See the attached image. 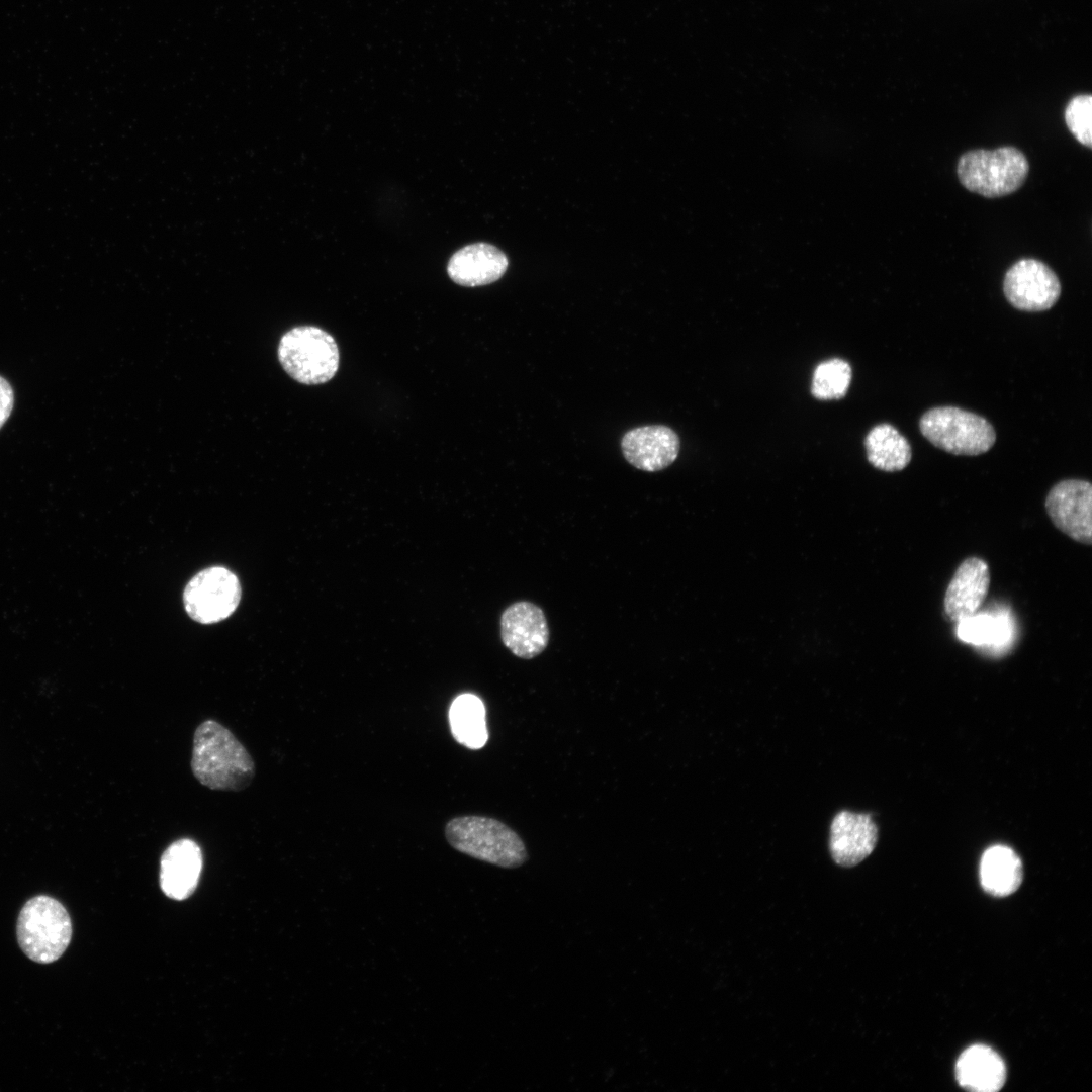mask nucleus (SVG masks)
Masks as SVG:
<instances>
[{
	"label": "nucleus",
	"mask_w": 1092,
	"mask_h": 1092,
	"mask_svg": "<svg viewBox=\"0 0 1092 1092\" xmlns=\"http://www.w3.org/2000/svg\"><path fill=\"white\" fill-rule=\"evenodd\" d=\"M191 770L211 790L239 792L252 783L255 763L246 747L222 724L208 719L194 731Z\"/></svg>",
	"instance_id": "1"
},
{
	"label": "nucleus",
	"mask_w": 1092,
	"mask_h": 1092,
	"mask_svg": "<svg viewBox=\"0 0 1092 1092\" xmlns=\"http://www.w3.org/2000/svg\"><path fill=\"white\" fill-rule=\"evenodd\" d=\"M445 837L457 851L500 868L514 869L528 859L519 834L504 822L480 815L452 818Z\"/></svg>",
	"instance_id": "2"
},
{
	"label": "nucleus",
	"mask_w": 1092,
	"mask_h": 1092,
	"mask_svg": "<svg viewBox=\"0 0 1092 1092\" xmlns=\"http://www.w3.org/2000/svg\"><path fill=\"white\" fill-rule=\"evenodd\" d=\"M17 941L31 961H57L72 938V922L64 905L53 897L39 895L21 908L16 925Z\"/></svg>",
	"instance_id": "3"
},
{
	"label": "nucleus",
	"mask_w": 1092,
	"mask_h": 1092,
	"mask_svg": "<svg viewBox=\"0 0 1092 1092\" xmlns=\"http://www.w3.org/2000/svg\"><path fill=\"white\" fill-rule=\"evenodd\" d=\"M1028 170L1025 155L1011 146L992 151H969L960 157L957 166L961 184L987 198L1006 196L1018 190Z\"/></svg>",
	"instance_id": "4"
},
{
	"label": "nucleus",
	"mask_w": 1092,
	"mask_h": 1092,
	"mask_svg": "<svg viewBox=\"0 0 1092 1092\" xmlns=\"http://www.w3.org/2000/svg\"><path fill=\"white\" fill-rule=\"evenodd\" d=\"M285 372L306 385L331 380L339 368V349L334 338L315 326H298L287 331L277 348Z\"/></svg>",
	"instance_id": "5"
},
{
	"label": "nucleus",
	"mask_w": 1092,
	"mask_h": 1092,
	"mask_svg": "<svg viewBox=\"0 0 1092 1092\" xmlns=\"http://www.w3.org/2000/svg\"><path fill=\"white\" fill-rule=\"evenodd\" d=\"M919 429L932 445L954 455H981L996 441L995 430L985 418L956 406L926 411Z\"/></svg>",
	"instance_id": "6"
},
{
	"label": "nucleus",
	"mask_w": 1092,
	"mask_h": 1092,
	"mask_svg": "<svg viewBox=\"0 0 1092 1092\" xmlns=\"http://www.w3.org/2000/svg\"><path fill=\"white\" fill-rule=\"evenodd\" d=\"M242 587L237 575L222 566H210L196 573L183 592L184 609L201 624L229 618L237 609Z\"/></svg>",
	"instance_id": "7"
},
{
	"label": "nucleus",
	"mask_w": 1092,
	"mask_h": 1092,
	"mask_svg": "<svg viewBox=\"0 0 1092 1092\" xmlns=\"http://www.w3.org/2000/svg\"><path fill=\"white\" fill-rule=\"evenodd\" d=\"M1003 291L1016 309L1028 312L1048 310L1061 295V283L1056 273L1036 259H1022L1006 272Z\"/></svg>",
	"instance_id": "8"
},
{
	"label": "nucleus",
	"mask_w": 1092,
	"mask_h": 1092,
	"mask_svg": "<svg viewBox=\"0 0 1092 1092\" xmlns=\"http://www.w3.org/2000/svg\"><path fill=\"white\" fill-rule=\"evenodd\" d=\"M1044 507L1057 529L1076 542L1092 544V485L1089 481H1059L1050 489Z\"/></svg>",
	"instance_id": "9"
},
{
	"label": "nucleus",
	"mask_w": 1092,
	"mask_h": 1092,
	"mask_svg": "<svg viewBox=\"0 0 1092 1092\" xmlns=\"http://www.w3.org/2000/svg\"><path fill=\"white\" fill-rule=\"evenodd\" d=\"M500 637L515 656L522 659L537 657L546 649L550 638L544 611L528 601L511 604L500 616Z\"/></svg>",
	"instance_id": "10"
},
{
	"label": "nucleus",
	"mask_w": 1092,
	"mask_h": 1092,
	"mask_svg": "<svg viewBox=\"0 0 1092 1092\" xmlns=\"http://www.w3.org/2000/svg\"><path fill=\"white\" fill-rule=\"evenodd\" d=\"M878 827L871 815L847 810L837 812L828 830L831 857L841 867H853L875 849Z\"/></svg>",
	"instance_id": "11"
},
{
	"label": "nucleus",
	"mask_w": 1092,
	"mask_h": 1092,
	"mask_svg": "<svg viewBox=\"0 0 1092 1092\" xmlns=\"http://www.w3.org/2000/svg\"><path fill=\"white\" fill-rule=\"evenodd\" d=\"M988 563L977 556L963 560L956 569L944 594L943 610L947 619L958 623L978 613L990 586Z\"/></svg>",
	"instance_id": "12"
},
{
	"label": "nucleus",
	"mask_w": 1092,
	"mask_h": 1092,
	"mask_svg": "<svg viewBox=\"0 0 1092 1092\" xmlns=\"http://www.w3.org/2000/svg\"><path fill=\"white\" fill-rule=\"evenodd\" d=\"M621 448L625 459L632 466L655 472L668 467L677 458L679 439L669 427L642 426L624 434Z\"/></svg>",
	"instance_id": "13"
},
{
	"label": "nucleus",
	"mask_w": 1092,
	"mask_h": 1092,
	"mask_svg": "<svg viewBox=\"0 0 1092 1092\" xmlns=\"http://www.w3.org/2000/svg\"><path fill=\"white\" fill-rule=\"evenodd\" d=\"M203 866L200 846L190 838L173 841L160 859V887L174 900H184L195 891Z\"/></svg>",
	"instance_id": "14"
},
{
	"label": "nucleus",
	"mask_w": 1092,
	"mask_h": 1092,
	"mask_svg": "<svg viewBox=\"0 0 1092 1092\" xmlns=\"http://www.w3.org/2000/svg\"><path fill=\"white\" fill-rule=\"evenodd\" d=\"M508 265L507 256L498 248L487 243H474L453 254L447 272L455 283L475 287L498 280Z\"/></svg>",
	"instance_id": "15"
},
{
	"label": "nucleus",
	"mask_w": 1092,
	"mask_h": 1092,
	"mask_svg": "<svg viewBox=\"0 0 1092 1092\" xmlns=\"http://www.w3.org/2000/svg\"><path fill=\"white\" fill-rule=\"evenodd\" d=\"M956 1077L960 1086L967 1090L996 1092L1005 1084L1006 1067L994 1050L984 1044H975L959 1057Z\"/></svg>",
	"instance_id": "16"
},
{
	"label": "nucleus",
	"mask_w": 1092,
	"mask_h": 1092,
	"mask_svg": "<svg viewBox=\"0 0 1092 1092\" xmlns=\"http://www.w3.org/2000/svg\"><path fill=\"white\" fill-rule=\"evenodd\" d=\"M1022 863L1013 849L1005 845L989 847L980 862V880L983 889L992 896L1005 897L1013 894L1021 885Z\"/></svg>",
	"instance_id": "17"
},
{
	"label": "nucleus",
	"mask_w": 1092,
	"mask_h": 1092,
	"mask_svg": "<svg viewBox=\"0 0 1092 1092\" xmlns=\"http://www.w3.org/2000/svg\"><path fill=\"white\" fill-rule=\"evenodd\" d=\"M869 462L887 472L901 471L908 466L912 450L908 440L892 425L873 427L864 439Z\"/></svg>",
	"instance_id": "18"
},
{
	"label": "nucleus",
	"mask_w": 1092,
	"mask_h": 1092,
	"mask_svg": "<svg viewBox=\"0 0 1092 1092\" xmlns=\"http://www.w3.org/2000/svg\"><path fill=\"white\" fill-rule=\"evenodd\" d=\"M483 702L475 695H459L449 709V723L455 740L470 749H479L488 739Z\"/></svg>",
	"instance_id": "19"
},
{
	"label": "nucleus",
	"mask_w": 1092,
	"mask_h": 1092,
	"mask_svg": "<svg viewBox=\"0 0 1092 1092\" xmlns=\"http://www.w3.org/2000/svg\"><path fill=\"white\" fill-rule=\"evenodd\" d=\"M851 376V367L845 360L832 358L823 361L814 370L811 393L820 400L839 399L846 394Z\"/></svg>",
	"instance_id": "20"
},
{
	"label": "nucleus",
	"mask_w": 1092,
	"mask_h": 1092,
	"mask_svg": "<svg viewBox=\"0 0 1092 1092\" xmlns=\"http://www.w3.org/2000/svg\"><path fill=\"white\" fill-rule=\"evenodd\" d=\"M1091 116L1092 96L1090 94L1074 96L1068 102L1065 109L1066 125L1074 138L1088 148L1092 145Z\"/></svg>",
	"instance_id": "21"
},
{
	"label": "nucleus",
	"mask_w": 1092,
	"mask_h": 1092,
	"mask_svg": "<svg viewBox=\"0 0 1092 1092\" xmlns=\"http://www.w3.org/2000/svg\"><path fill=\"white\" fill-rule=\"evenodd\" d=\"M958 635L966 642L974 644L994 643L996 639L1003 638V624L990 616L975 614L972 617L961 620Z\"/></svg>",
	"instance_id": "22"
},
{
	"label": "nucleus",
	"mask_w": 1092,
	"mask_h": 1092,
	"mask_svg": "<svg viewBox=\"0 0 1092 1092\" xmlns=\"http://www.w3.org/2000/svg\"><path fill=\"white\" fill-rule=\"evenodd\" d=\"M14 407V391L11 384L0 375V429L10 417Z\"/></svg>",
	"instance_id": "23"
}]
</instances>
